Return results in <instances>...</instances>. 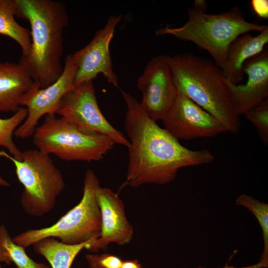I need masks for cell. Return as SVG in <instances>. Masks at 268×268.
Returning <instances> with one entry per match:
<instances>
[{
    "mask_svg": "<svg viewBox=\"0 0 268 268\" xmlns=\"http://www.w3.org/2000/svg\"><path fill=\"white\" fill-rule=\"evenodd\" d=\"M127 110L125 127L130 139L125 183L133 187L162 185L173 181L184 167L209 163L214 159L208 150H194L159 127L140 102L121 90Z\"/></svg>",
    "mask_w": 268,
    "mask_h": 268,
    "instance_id": "obj_1",
    "label": "cell"
},
{
    "mask_svg": "<svg viewBox=\"0 0 268 268\" xmlns=\"http://www.w3.org/2000/svg\"><path fill=\"white\" fill-rule=\"evenodd\" d=\"M16 16L27 20L31 26L29 53L19 63L44 88L60 76L63 67L64 29L68 23L65 4L52 0H15Z\"/></svg>",
    "mask_w": 268,
    "mask_h": 268,
    "instance_id": "obj_2",
    "label": "cell"
},
{
    "mask_svg": "<svg viewBox=\"0 0 268 268\" xmlns=\"http://www.w3.org/2000/svg\"><path fill=\"white\" fill-rule=\"evenodd\" d=\"M179 91L216 119L227 132L240 130L222 70L212 61L189 53L166 56Z\"/></svg>",
    "mask_w": 268,
    "mask_h": 268,
    "instance_id": "obj_3",
    "label": "cell"
},
{
    "mask_svg": "<svg viewBox=\"0 0 268 268\" xmlns=\"http://www.w3.org/2000/svg\"><path fill=\"white\" fill-rule=\"evenodd\" d=\"M268 26L247 21L238 7L217 14L188 9V19L178 27L166 26L155 31L156 35H171L195 44L211 56L222 70L230 43L238 36L251 31H263Z\"/></svg>",
    "mask_w": 268,
    "mask_h": 268,
    "instance_id": "obj_4",
    "label": "cell"
},
{
    "mask_svg": "<svg viewBox=\"0 0 268 268\" xmlns=\"http://www.w3.org/2000/svg\"><path fill=\"white\" fill-rule=\"evenodd\" d=\"M99 180L88 169L83 180V196L79 202L62 216L55 223L47 227L26 230L12 238L16 244L25 249L45 238H58L63 243L79 244L100 236L101 213L96 192Z\"/></svg>",
    "mask_w": 268,
    "mask_h": 268,
    "instance_id": "obj_5",
    "label": "cell"
},
{
    "mask_svg": "<svg viewBox=\"0 0 268 268\" xmlns=\"http://www.w3.org/2000/svg\"><path fill=\"white\" fill-rule=\"evenodd\" d=\"M0 156L13 163L17 178L23 186L20 203L27 214L42 216L53 209L65 187L63 176L49 155L38 149L22 152L21 160L0 150Z\"/></svg>",
    "mask_w": 268,
    "mask_h": 268,
    "instance_id": "obj_6",
    "label": "cell"
},
{
    "mask_svg": "<svg viewBox=\"0 0 268 268\" xmlns=\"http://www.w3.org/2000/svg\"><path fill=\"white\" fill-rule=\"evenodd\" d=\"M33 137L37 149L66 161H99L115 144L109 136L84 131L55 113L46 115Z\"/></svg>",
    "mask_w": 268,
    "mask_h": 268,
    "instance_id": "obj_7",
    "label": "cell"
},
{
    "mask_svg": "<svg viewBox=\"0 0 268 268\" xmlns=\"http://www.w3.org/2000/svg\"><path fill=\"white\" fill-rule=\"evenodd\" d=\"M56 114L84 131L105 134L115 143L130 147L129 140L109 123L100 111L93 81L83 82L67 92Z\"/></svg>",
    "mask_w": 268,
    "mask_h": 268,
    "instance_id": "obj_8",
    "label": "cell"
},
{
    "mask_svg": "<svg viewBox=\"0 0 268 268\" xmlns=\"http://www.w3.org/2000/svg\"><path fill=\"white\" fill-rule=\"evenodd\" d=\"M142 97L140 102L153 121L162 120L173 107L178 89L166 56L150 60L137 80Z\"/></svg>",
    "mask_w": 268,
    "mask_h": 268,
    "instance_id": "obj_9",
    "label": "cell"
},
{
    "mask_svg": "<svg viewBox=\"0 0 268 268\" xmlns=\"http://www.w3.org/2000/svg\"><path fill=\"white\" fill-rule=\"evenodd\" d=\"M75 71L72 54H68L65 58L63 72L54 83L44 88H40L38 84L25 95L21 106L26 107L28 115L14 132L16 137L24 139L33 136L41 117L56 114L63 97L74 87Z\"/></svg>",
    "mask_w": 268,
    "mask_h": 268,
    "instance_id": "obj_10",
    "label": "cell"
},
{
    "mask_svg": "<svg viewBox=\"0 0 268 268\" xmlns=\"http://www.w3.org/2000/svg\"><path fill=\"white\" fill-rule=\"evenodd\" d=\"M121 19V15L109 17L104 26L95 33L90 42L72 54L76 67L74 86L93 81L99 74H102L109 83L118 86L109 48L115 28Z\"/></svg>",
    "mask_w": 268,
    "mask_h": 268,
    "instance_id": "obj_11",
    "label": "cell"
},
{
    "mask_svg": "<svg viewBox=\"0 0 268 268\" xmlns=\"http://www.w3.org/2000/svg\"><path fill=\"white\" fill-rule=\"evenodd\" d=\"M162 121L164 129L178 139L209 137L227 132L216 119L178 90Z\"/></svg>",
    "mask_w": 268,
    "mask_h": 268,
    "instance_id": "obj_12",
    "label": "cell"
},
{
    "mask_svg": "<svg viewBox=\"0 0 268 268\" xmlns=\"http://www.w3.org/2000/svg\"><path fill=\"white\" fill-rule=\"evenodd\" d=\"M96 195L101 213V232L87 250L97 252L107 250L112 243L121 246L130 243L134 230L127 219L124 204L118 195L110 189L99 186Z\"/></svg>",
    "mask_w": 268,
    "mask_h": 268,
    "instance_id": "obj_13",
    "label": "cell"
},
{
    "mask_svg": "<svg viewBox=\"0 0 268 268\" xmlns=\"http://www.w3.org/2000/svg\"><path fill=\"white\" fill-rule=\"evenodd\" d=\"M243 69L248 77L245 84H234L225 79L233 108L239 116L268 98V50L246 61Z\"/></svg>",
    "mask_w": 268,
    "mask_h": 268,
    "instance_id": "obj_14",
    "label": "cell"
},
{
    "mask_svg": "<svg viewBox=\"0 0 268 268\" xmlns=\"http://www.w3.org/2000/svg\"><path fill=\"white\" fill-rule=\"evenodd\" d=\"M38 84L19 63L0 61V112L15 113L25 95Z\"/></svg>",
    "mask_w": 268,
    "mask_h": 268,
    "instance_id": "obj_15",
    "label": "cell"
},
{
    "mask_svg": "<svg viewBox=\"0 0 268 268\" xmlns=\"http://www.w3.org/2000/svg\"><path fill=\"white\" fill-rule=\"evenodd\" d=\"M268 43V27L256 36L248 33L235 38L227 49L225 65L222 70L224 78L234 84L243 81L244 64L262 52Z\"/></svg>",
    "mask_w": 268,
    "mask_h": 268,
    "instance_id": "obj_16",
    "label": "cell"
},
{
    "mask_svg": "<svg viewBox=\"0 0 268 268\" xmlns=\"http://www.w3.org/2000/svg\"><path fill=\"white\" fill-rule=\"evenodd\" d=\"M96 240L93 239L81 244L68 245L56 238L47 237L34 243L32 246L37 254L48 261L51 268H70L79 252L83 249H87Z\"/></svg>",
    "mask_w": 268,
    "mask_h": 268,
    "instance_id": "obj_17",
    "label": "cell"
},
{
    "mask_svg": "<svg viewBox=\"0 0 268 268\" xmlns=\"http://www.w3.org/2000/svg\"><path fill=\"white\" fill-rule=\"evenodd\" d=\"M15 0H0V35L7 36L20 46L22 56L27 55L30 50V31L20 25L15 20Z\"/></svg>",
    "mask_w": 268,
    "mask_h": 268,
    "instance_id": "obj_18",
    "label": "cell"
},
{
    "mask_svg": "<svg viewBox=\"0 0 268 268\" xmlns=\"http://www.w3.org/2000/svg\"><path fill=\"white\" fill-rule=\"evenodd\" d=\"M0 263L7 265L13 263L17 268H51L48 265L31 259L24 248L13 242L3 224L0 225Z\"/></svg>",
    "mask_w": 268,
    "mask_h": 268,
    "instance_id": "obj_19",
    "label": "cell"
},
{
    "mask_svg": "<svg viewBox=\"0 0 268 268\" xmlns=\"http://www.w3.org/2000/svg\"><path fill=\"white\" fill-rule=\"evenodd\" d=\"M27 115V108L21 107L12 116L6 119L0 118V147L7 149L11 156L18 160H21L22 152L14 143L12 135Z\"/></svg>",
    "mask_w": 268,
    "mask_h": 268,
    "instance_id": "obj_20",
    "label": "cell"
},
{
    "mask_svg": "<svg viewBox=\"0 0 268 268\" xmlns=\"http://www.w3.org/2000/svg\"><path fill=\"white\" fill-rule=\"evenodd\" d=\"M238 205L251 211L257 219L263 232L264 250L260 260L268 261V204L246 194L240 195L236 200Z\"/></svg>",
    "mask_w": 268,
    "mask_h": 268,
    "instance_id": "obj_21",
    "label": "cell"
},
{
    "mask_svg": "<svg viewBox=\"0 0 268 268\" xmlns=\"http://www.w3.org/2000/svg\"><path fill=\"white\" fill-rule=\"evenodd\" d=\"M243 115L255 127L262 142L268 145V98L263 100Z\"/></svg>",
    "mask_w": 268,
    "mask_h": 268,
    "instance_id": "obj_22",
    "label": "cell"
},
{
    "mask_svg": "<svg viewBox=\"0 0 268 268\" xmlns=\"http://www.w3.org/2000/svg\"><path fill=\"white\" fill-rule=\"evenodd\" d=\"M85 259L90 268H120L123 261L110 254H87Z\"/></svg>",
    "mask_w": 268,
    "mask_h": 268,
    "instance_id": "obj_23",
    "label": "cell"
},
{
    "mask_svg": "<svg viewBox=\"0 0 268 268\" xmlns=\"http://www.w3.org/2000/svg\"><path fill=\"white\" fill-rule=\"evenodd\" d=\"M251 4L255 12L260 17H268V1L267 0H252Z\"/></svg>",
    "mask_w": 268,
    "mask_h": 268,
    "instance_id": "obj_24",
    "label": "cell"
},
{
    "mask_svg": "<svg viewBox=\"0 0 268 268\" xmlns=\"http://www.w3.org/2000/svg\"><path fill=\"white\" fill-rule=\"evenodd\" d=\"M268 267V261L264 260H260V262L249 266L243 267H235L233 266H229L225 265L222 268H267ZM198 268H208L204 267H199Z\"/></svg>",
    "mask_w": 268,
    "mask_h": 268,
    "instance_id": "obj_25",
    "label": "cell"
},
{
    "mask_svg": "<svg viewBox=\"0 0 268 268\" xmlns=\"http://www.w3.org/2000/svg\"><path fill=\"white\" fill-rule=\"evenodd\" d=\"M196 10L206 13L207 9V3L205 0H195L193 8Z\"/></svg>",
    "mask_w": 268,
    "mask_h": 268,
    "instance_id": "obj_26",
    "label": "cell"
},
{
    "mask_svg": "<svg viewBox=\"0 0 268 268\" xmlns=\"http://www.w3.org/2000/svg\"><path fill=\"white\" fill-rule=\"evenodd\" d=\"M120 268H143L137 260L123 261Z\"/></svg>",
    "mask_w": 268,
    "mask_h": 268,
    "instance_id": "obj_27",
    "label": "cell"
},
{
    "mask_svg": "<svg viewBox=\"0 0 268 268\" xmlns=\"http://www.w3.org/2000/svg\"><path fill=\"white\" fill-rule=\"evenodd\" d=\"M9 184L0 176V186L9 187Z\"/></svg>",
    "mask_w": 268,
    "mask_h": 268,
    "instance_id": "obj_28",
    "label": "cell"
},
{
    "mask_svg": "<svg viewBox=\"0 0 268 268\" xmlns=\"http://www.w3.org/2000/svg\"><path fill=\"white\" fill-rule=\"evenodd\" d=\"M0 268H1V266H0Z\"/></svg>",
    "mask_w": 268,
    "mask_h": 268,
    "instance_id": "obj_29",
    "label": "cell"
}]
</instances>
